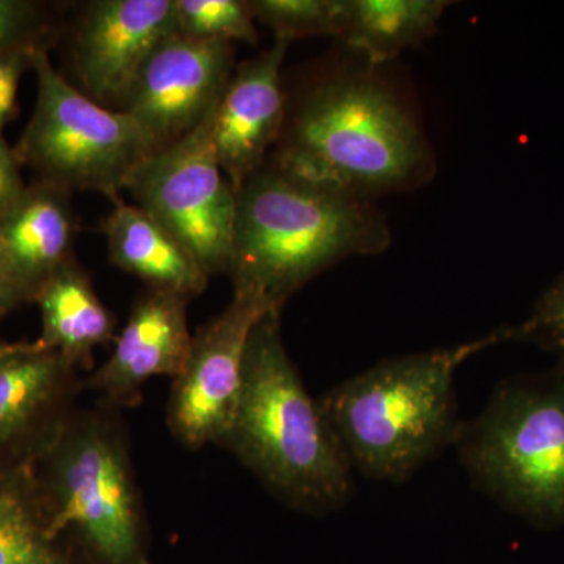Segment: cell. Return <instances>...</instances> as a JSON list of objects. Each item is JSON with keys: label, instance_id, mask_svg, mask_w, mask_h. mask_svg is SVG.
Listing matches in <instances>:
<instances>
[{"label": "cell", "instance_id": "cell-2", "mask_svg": "<svg viewBox=\"0 0 564 564\" xmlns=\"http://www.w3.org/2000/svg\"><path fill=\"white\" fill-rule=\"evenodd\" d=\"M221 447L300 513L326 516L350 502L355 470L285 350L281 313L262 315L248 337L239 406Z\"/></svg>", "mask_w": 564, "mask_h": 564}, {"label": "cell", "instance_id": "cell-20", "mask_svg": "<svg viewBox=\"0 0 564 564\" xmlns=\"http://www.w3.org/2000/svg\"><path fill=\"white\" fill-rule=\"evenodd\" d=\"M176 18L185 39L258 43L250 3L242 0H176Z\"/></svg>", "mask_w": 564, "mask_h": 564}, {"label": "cell", "instance_id": "cell-10", "mask_svg": "<svg viewBox=\"0 0 564 564\" xmlns=\"http://www.w3.org/2000/svg\"><path fill=\"white\" fill-rule=\"evenodd\" d=\"M232 66L231 43L195 41L174 32L144 63L121 110L161 151L209 117L231 80Z\"/></svg>", "mask_w": 564, "mask_h": 564}, {"label": "cell", "instance_id": "cell-14", "mask_svg": "<svg viewBox=\"0 0 564 564\" xmlns=\"http://www.w3.org/2000/svg\"><path fill=\"white\" fill-rule=\"evenodd\" d=\"M291 44L274 39L272 47L243 62L215 109L214 148L223 173L236 193L248 177L262 169L267 152L284 131L281 69Z\"/></svg>", "mask_w": 564, "mask_h": 564}, {"label": "cell", "instance_id": "cell-3", "mask_svg": "<svg viewBox=\"0 0 564 564\" xmlns=\"http://www.w3.org/2000/svg\"><path fill=\"white\" fill-rule=\"evenodd\" d=\"M507 343L505 326L480 339L383 359L317 400L352 470L403 484L447 448L463 422L455 377L477 352Z\"/></svg>", "mask_w": 564, "mask_h": 564}, {"label": "cell", "instance_id": "cell-5", "mask_svg": "<svg viewBox=\"0 0 564 564\" xmlns=\"http://www.w3.org/2000/svg\"><path fill=\"white\" fill-rule=\"evenodd\" d=\"M55 534L85 564H151L147 511L122 411L76 408L33 466Z\"/></svg>", "mask_w": 564, "mask_h": 564}, {"label": "cell", "instance_id": "cell-13", "mask_svg": "<svg viewBox=\"0 0 564 564\" xmlns=\"http://www.w3.org/2000/svg\"><path fill=\"white\" fill-rule=\"evenodd\" d=\"M191 299L180 293L148 289L133 303L113 351L82 383L98 393V402L118 411L137 408L151 378H176L191 351Z\"/></svg>", "mask_w": 564, "mask_h": 564}, {"label": "cell", "instance_id": "cell-15", "mask_svg": "<svg viewBox=\"0 0 564 564\" xmlns=\"http://www.w3.org/2000/svg\"><path fill=\"white\" fill-rule=\"evenodd\" d=\"M69 195L39 181L0 218V256L29 303L52 273L74 259L76 218Z\"/></svg>", "mask_w": 564, "mask_h": 564}, {"label": "cell", "instance_id": "cell-25", "mask_svg": "<svg viewBox=\"0 0 564 564\" xmlns=\"http://www.w3.org/2000/svg\"><path fill=\"white\" fill-rule=\"evenodd\" d=\"M25 187L17 152L0 137V218L20 202Z\"/></svg>", "mask_w": 564, "mask_h": 564}, {"label": "cell", "instance_id": "cell-17", "mask_svg": "<svg viewBox=\"0 0 564 564\" xmlns=\"http://www.w3.org/2000/svg\"><path fill=\"white\" fill-rule=\"evenodd\" d=\"M32 303L41 311L39 343L61 352L77 370L90 372L96 348L117 339V321L74 259L40 285Z\"/></svg>", "mask_w": 564, "mask_h": 564}, {"label": "cell", "instance_id": "cell-7", "mask_svg": "<svg viewBox=\"0 0 564 564\" xmlns=\"http://www.w3.org/2000/svg\"><path fill=\"white\" fill-rule=\"evenodd\" d=\"M32 69L39 95L14 147L21 166L62 191L96 192L120 202L132 174L159 148L131 115L74 87L52 65L46 44L33 54Z\"/></svg>", "mask_w": 564, "mask_h": 564}, {"label": "cell", "instance_id": "cell-1", "mask_svg": "<svg viewBox=\"0 0 564 564\" xmlns=\"http://www.w3.org/2000/svg\"><path fill=\"white\" fill-rule=\"evenodd\" d=\"M229 276L274 313L318 273L355 256L380 254L392 236L373 202L262 169L236 193Z\"/></svg>", "mask_w": 564, "mask_h": 564}, {"label": "cell", "instance_id": "cell-9", "mask_svg": "<svg viewBox=\"0 0 564 564\" xmlns=\"http://www.w3.org/2000/svg\"><path fill=\"white\" fill-rule=\"evenodd\" d=\"M267 313L258 296L234 292L231 303L193 334L166 404V425L185 448L225 443L242 392L248 337Z\"/></svg>", "mask_w": 564, "mask_h": 564}, {"label": "cell", "instance_id": "cell-16", "mask_svg": "<svg viewBox=\"0 0 564 564\" xmlns=\"http://www.w3.org/2000/svg\"><path fill=\"white\" fill-rule=\"evenodd\" d=\"M110 262L140 278L148 289L195 299L210 278L191 251L139 206L115 202L101 225Z\"/></svg>", "mask_w": 564, "mask_h": 564}, {"label": "cell", "instance_id": "cell-8", "mask_svg": "<svg viewBox=\"0 0 564 564\" xmlns=\"http://www.w3.org/2000/svg\"><path fill=\"white\" fill-rule=\"evenodd\" d=\"M215 109L141 163L126 187L135 206L173 234L209 278L229 273L237 203L212 139Z\"/></svg>", "mask_w": 564, "mask_h": 564}, {"label": "cell", "instance_id": "cell-6", "mask_svg": "<svg viewBox=\"0 0 564 564\" xmlns=\"http://www.w3.org/2000/svg\"><path fill=\"white\" fill-rule=\"evenodd\" d=\"M455 448L492 502L534 529H564V359L500 381Z\"/></svg>", "mask_w": 564, "mask_h": 564}, {"label": "cell", "instance_id": "cell-12", "mask_svg": "<svg viewBox=\"0 0 564 564\" xmlns=\"http://www.w3.org/2000/svg\"><path fill=\"white\" fill-rule=\"evenodd\" d=\"M174 32L176 0L93 3L76 39V70L85 95L121 110L144 63Z\"/></svg>", "mask_w": 564, "mask_h": 564}, {"label": "cell", "instance_id": "cell-24", "mask_svg": "<svg viewBox=\"0 0 564 564\" xmlns=\"http://www.w3.org/2000/svg\"><path fill=\"white\" fill-rule=\"evenodd\" d=\"M40 46L44 44H20L0 50V137L14 117L22 74L32 68L33 54Z\"/></svg>", "mask_w": 564, "mask_h": 564}, {"label": "cell", "instance_id": "cell-18", "mask_svg": "<svg viewBox=\"0 0 564 564\" xmlns=\"http://www.w3.org/2000/svg\"><path fill=\"white\" fill-rule=\"evenodd\" d=\"M447 0H343L337 39L370 65L391 62L437 32Z\"/></svg>", "mask_w": 564, "mask_h": 564}, {"label": "cell", "instance_id": "cell-19", "mask_svg": "<svg viewBox=\"0 0 564 564\" xmlns=\"http://www.w3.org/2000/svg\"><path fill=\"white\" fill-rule=\"evenodd\" d=\"M0 564H85L52 530L33 466L0 469Z\"/></svg>", "mask_w": 564, "mask_h": 564}, {"label": "cell", "instance_id": "cell-23", "mask_svg": "<svg viewBox=\"0 0 564 564\" xmlns=\"http://www.w3.org/2000/svg\"><path fill=\"white\" fill-rule=\"evenodd\" d=\"M47 22L31 0H0V50L20 44H44Z\"/></svg>", "mask_w": 564, "mask_h": 564}, {"label": "cell", "instance_id": "cell-26", "mask_svg": "<svg viewBox=\"0 0 564 564\" xmlns=\"http://www.w3.org/2000/svg\"><path fill=\"white\" fill-rule=\"evenodd\" d=\"M24 303H29L28 295L14 280L9 267L0 256V321Z\"/></svg>", "mask_w": 564, "mask_h": 564}, {"label": "cell", "instance_id": "cell-21", "mask_svg": "<svg viewBox=\"0 0 564 564\" xmlns=\"http://www.w3.org/2000/svg\"><path fill=\"white\" fill-rule=\"evenodd\" d=\"M254 20L272 29L274 39L293 43L310 36H336L340 31L343 0H252Z\"/></svg>", "mask_w": 564, "mask_h": 564}, {"label": "cell", "instance_id": "cell-4", "mask_svg": "<svg viewBox=\"0 0 564 564\" xmlns=\"http://www.w3.org/2000/svg\"><path fill=\"white\" fill-rule=\"evenodd\" d=\"M273 165L322 187L373 202L433 176L434 155L413 113L372 73H343L304 96Z\"/></svg>", "mask_w": 564, "mask_h": 564}, {"label": "cell", "instance_id": "cell-22", "mask_svg": "<svg viewBox=\"0 0 564 564\" xmlns=\"http://www.w3.org/2000/svg\"><path fill=\"white\" fill-rule=\"evenodd\" d=\"M505 329L507 343L534 345L564 359V273L541 293L525 321Z\"/></svg>", "mask_w": 564, "mask_h": 564}, {"label": "cell", "instance_id": "cell-11", "mask_svg": "<svg viewBox=\"0 0 564 564\" xmlns=\"http://www.w3.org/2000/svg\"><path fill=\"white\" fill-rule=\"evenodd\" d=\"M79 370L35 343H0V469L35 466L76 411Z\"/></svg>", "mask_w": 564, "mask_h": 564}]
</instances>
